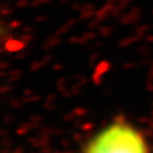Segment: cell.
Segmentation results:
<instances>
[{
	"label": "cell",
	"mask_w": 153,
	"mask_h": 153,
	"mask_svg": "<svg viewBox=\"0 0 153 153\" xmlns=\"http://www.w3.org/2000/svg\"><path fill=\"white\" fill-rule=\"evenodd\" d=\"M86 153H147L142 136L127 124H112L99 133Z\"/></svg>",
	"instance_id": "6da1fadb"
}]
</instances>
